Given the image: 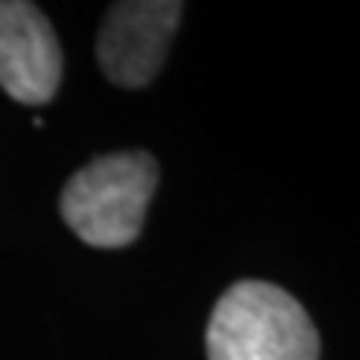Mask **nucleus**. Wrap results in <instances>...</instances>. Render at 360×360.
I'll return each instance as SVG.
<instances>
[{"label":"nucleus","instance_id":"1","mask_svg":"<svg viewBox=\"0 0 360 360\" xmlns=\"http://www.w3.org/2000/svg\"><path fill=\"white\" fill-rule=\"evenodd\" d=\"M309 312L285 288L243 279L217 300L207 324V360H319Z\"/></svg>","mask_w":360,"mask_h":360},{"label":"nucleus","instance_id":"2","mask_svg":"<svg viewBox=\"0 0 360 360\" xmlns=\"http://www.w3.org/2000/svg\"><path fill=\"white\" fill-rule=\"evenodd\" d=\"M156 184L160 165L150 153L127 150L99 156L63 186L60 217L87 246L120 250L141 234Z\"/></svg>","mask_w":360,"mask_h":360},{"label":"nucleus","instance_id":"3","mask_svg":"<svg viewBox=\"0 0 360 360\" xmlns=\"http://www.w3.org/2000/svg\"><path fill=\"white\" fill-rule=\"evenodd\" d=\"M184 18L174 0H123L108 6L96 37V58L111 84L144 87L160 75Z\"/></svg>","mask_w":360,"mask_h":360},{"label":"nucleus","instance_id":"4","mask_svg":"<svg viewBox=\"0 0 360 360\" xmlns=\"http://www.w3.org/2000/svg\"><path fill=\"white\" fill-rule=\"evenodd\" d=\"M63 54L39 6L0 0V87L21 105H45L58 94Z\"/></svg>","mask_w":360,"mask_h":360}]
</instances>
